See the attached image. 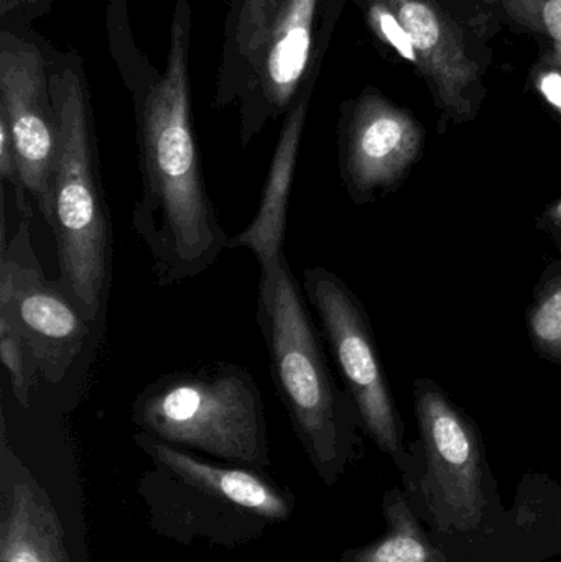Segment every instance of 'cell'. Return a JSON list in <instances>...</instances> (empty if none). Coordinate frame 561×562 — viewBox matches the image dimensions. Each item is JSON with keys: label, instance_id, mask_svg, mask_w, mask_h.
Wrapping results in <instances>:
<instances>
[{"label": "cell", "instance_id": "1", "mask_svg": "<svg viewBox=\"0 0 561 562\" xmlns=\"http://www.w3.org/2000/svg\"><path fill=\"white\" fill-rule=\"evenodd\" d=\"M188 46L190 9L180 0L164 75L134 91L141 196L131 224L158 286L206 272L229 243L204 183L191 121Z\"/></svg>", "mask_w": 561, "mask_h": 562}, {"label": "cell", "instance_id": "2", "mask_svg": "<svg viewBox=\"0 0 561 562\" xmlns=\"http://www.w3.org/2000/svg\"><path fill=\"white\" fill-rule=\"evenodd\" d=\"M48 81L58 117L52 173L58 281L92 324L108 303L112 276L111 214L102 191L94 115L81 69L63 66L49 72Z\"/></svg>", "mask_w": 561, "mask_h": 562}, {"label": "cell", "instance_id": "3", "mask_svg": "<svg viewBox=\"0 0 561 562\" xmlns=\"http://www.w3.org/2000/svg\"><path fill=\"white\" fill-rule=\"evenodd\" d=\"M257 324L269 356L270 379L300 441L319 471H336L348 452L356 405L336 385L285 257L260 272Z\"/></svg>", "mask_w": 561, "mask_h": 562}, {"label": "cell", "instance_id": "4", "mask_svg": "<svg viewBox=\"0 0 561 562\" xmlns=\"http://www.w3.org/2000/svg\"><path fill=\"white\" fill-rule=\"evenodd\" d=\"M132 422L167 445L257 468L269 462L262 393L236 363L158 376L135 396Z\"/></svg>", "mask_w": 561, "mask_h": 562}, {"label": "cell", "instance_id": "5", "mask_svg": "<svg viewBox=\"0 0 561 562\" xmlns=\"http://www.w3.org/2000/svg\"><path fill=\"white\" fill-rule=\"evenodd\" d=\"M29 221L22 217L12 239L0 247V316L32 347L38 376L59 383L81 353L91 324L59 281L46 279Z\"/></svg>", "mask_w": 561, "mask_h": 562}, {"label": "cell", "instance_id": "6", "mask_svg": "<svg viewBox=\"0 0 561 562\" xmlns=\"http://www.w3.org/2000/svg\"><path fill=\"white\" fill-rule=\"evenodd\" d=\"M302 288L366 429L382 451L401 458L404 431L364 310L345 281L325 267L303 270Z\"/></svg>", "mask_w": 561, "mask_h": 562}, {"label": "cell", "instance_id": "7", "mask_svg": "<svg viewBox=\"0 0 561 562\" xmlns=\"http://www.w3.org/2000/svg\"><path fill=\"white\" fill-rule=\"evenodd\" d=\"M0 114L12 134L23 184L52 229L58 117L46 61L33 43L7 30L0 35Z\"/></svg>", "mask_w": 561, "mask_h": 562}, {"label": "cell", "instance_id": "8", "mask_svg": "<svg viewBox=\"0 0 561 562\" xmlns=\"http://www.w3.org/2000/svg\"><path fill=\"white\" fill-rule=\"evenodd\" d=\"M339 168L356 203L394 190L424 148L417 119L389 101L378 89H366L341 108Z\"/></svg>", "mask_w": 561, "mask_h": 562}, {"label": "cell", "instance_id": "9", "mask_svg": "<svg viewBox=\"0 0 561 562\" xmlns=\"http://www.w3.org/2000/svg\"><path fill=\"white\" fill-rule=\"evenodd\" d=\"M417 415L434 507H441L455 527H476L487 498L483 449L473 425L431 382H418Z\"/></svg>", "mask_w": 561, "mask_h": 562}, {"label": "cell", "instance_id": "10", "mask_svg": "<svg viewBox=\"0 0 561 562\" xmlns=\"http://www.w3.org/2000/svg\"><path fill=\"white\" fill-rule=\"evenodd\" d=\"M319 0H283L239 99V138L247 147L267 122L287 114L316 76L315 32Z\"/></svg>", "mask_w": 561, "mask_h": 562}, {"label": "cell", "instance_id": "11", "mask_svg": "<svg viewBox=\"0 0 561 562\" xmlns=\"http://www.w3.org/2000/svg\"><path fill=\"white\" fill-rule=\"evenodd\" d=\"M407 30L417 56L415 71L427 81L445 117L467 122L484 94L483 68L468 45L463 26L440 0H388Z\"/></svg>", "mask_w": 561, "mask_h": 562}, {"label": "cell", "instance_id": "12", "mask_svg": "<svg viewBox=\"0 0 561 562\" xmlns=\"http://www.w3.org/2000/svg\"><path fill=\"white\" fill-rule=\"evenodd\" d=\"M315 79L316 76H312L306 81L287 112L256 217L243 233L229 237L227 243V249H249L259 262L260 272L277 266L285 257L283 243L289 226L290 194Z\"/></svg>", "mask_w": 561, "mask_h": 562}, {"label": "cell", "instance_id": "13", "mask_svg": "<svg viewBox=\"0 0 561 562\" xmlns=\"http://www.w3.org/2000/svg\"><path fill=\"white\" fill-rule=\"evenodd\" d=\"M135 441L160 468L194 488L270 520L289 518L290 508L285 498L254 472L210 464L147 432H138Z\"/></svg>", "mask_w": 561, "mask_h": 562}, {"label": "cell", "instance_id": "14", "mask_svg": "<svg viewBox=\"0 0 561 562\" xmlns=\"http://www.w3.org/2000/svg\"><path fill=\"white\" fill-rule=\"evenodd\" d=\"M0 562H69L61 524L30 477L16 481L3 504Z\"/></svg>", "mask_w": 561, "mask_h": 562}, {"label": "cell", "instance_id": "15", "mask_svg": "<svg viewBox=\"0 0 561 562\" xmlns=\"http://www.w3.org/2000/svg\"><path fill=\"white\" fill-rule=\"evenodd\" d=\"M385 515L391 524L388 535L356 553L351 562H440V554L425 537L404 497L388 495Z\"/></svg>", "mask_w": 561, "mask_h": 562}, {"label": "cell", "instance_id": "16", "mask_svg": "<svg viewBox=\"0 0 561 562\" xmlns=\"http://www.w3.org/2000/svg\"><path fill=\"white\" fill-rule=\"evenodd\" d=\"M282 3L283 0H240L239 2L236 20H234V55L237 61L249 66L246 78L257 65V59L269 38L270 29Z\"/></svg>", "mask_w": 561, "mask_h": 562}, {"label": "cell", "instance_id": "17", "mask_svg": "<svg viewBox=\"0 0 561 562\" xmlns=\"http://www.w3.org/2000/svg\"><path fill=\"white\" fill-rule=\"evenodd\" d=\"M509 25L561 43V0H484Z\"/></svg>", "mask_w": 561, "mask_h": 562}, {"label": "cell", "instance_id": "18", "mask_svg": "<svg viewBox=\"0 0 561 562\" xmlns=\"http://www.w3.org/2000/svg\"><path fill=\"white\" fill-rule=\"evenodd\" d=\"M0 360L9 372L16 402L23 408H29L33 385L38 376L35 356L25 337L2 316H0Z\"/></svg>", "mask_w": 561, "mask_h": 562}, {"label": "cell", "instance_id": "19", "mask_svg": "<svg viewBox=\"0 0 561 562\" xmlns=\"http://www.w3.org/2000/svg\"><path fill=\"white\" fill-rule=\"evenodd\" d=\"M530 334L543 353L561 359V277L534 304Z\"/></svg>", "mask_w": 561, "mask_h": 562}, {"label": "cell", "instance_id": "20", "mask_svg": "<svg viewBox=\"0 0 561 562\" xmlns=\"http://www.w3.org/2000/svg\"><path fill=\"white\" fill-rule=\"evenodd\" d=\"M366 19L375 38L401 56L402 61L417 68V56L407 30L402 25L394 7L388 0H366Z\"/></svg>", "mask_w": 561, "mask_h": 562}, {"label": "cell", "instance_id": "21", "mask_svg": "<svg viewBox=\"0 0 561 562\" xmlns=\"http://www.w3.org/2000/svg\"><path fill=\"white\" fill-rule=\"evenodd\" d=\"M0 178L7 181L15 191V206L20 216H33L32 206H30L29 191L23 184L22 173H20L19 160H16L15 147H13L12 134H10L9 125L5 117L0 114Z\"/></svg>", "mask_w": 561, "mask_h": 562}, {"label": "cell", "instance_id": "22", "mask_svg": "<svg viewBox=\"0 0 561 562\" xmlns=\"http://www.w3.org/2000/svg\"><path fill=\"white\" fill-rule=\"evenodd\" d=\"M534 88L561 117V65L552 49H547L532 68Z\"/></svg>", "mask_w": 561, "mask_h": 562}, {"label": "cell", "instance_id": "23", "mask_svg": "<svg viewBox=\"0 0 561 562\" xmlns=\"http://www.w3.org/2000/svg\"><path fill=\"white\" fill-rule=\"evenodd\" d=\"M42 5H45L46 9H49V0H2V13H9V10L20 9V7H26V9H33L35 7L36 10L42 9Z\"/></svg>", "mask_w": 561, "mask_h": 562}, {"label": "cell", "instance_id": "24", "mask_svg": "<svg viewBox=\"0 0 561 562\" xmlns=\"http://www.w3.org/2000/svg\"><path fill=\"white\" fill-rule=\"evenodd\" d=\"M550 49L556 53L557 59H559L561 65V43H550Z\"/></svg>", "mask_w": 561, "mask_h": 562}]
</instances>
